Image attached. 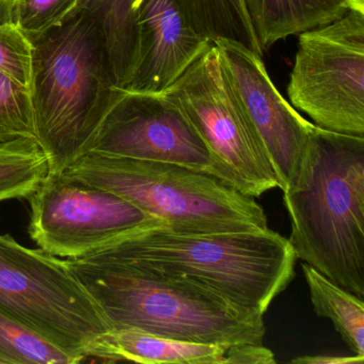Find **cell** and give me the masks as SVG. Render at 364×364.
<instances>
[{
	"label": "cell",
	"mask_w": 364,
	"mask_h": 364,
	"mask_svg": "<svg viewBox=\"0 0 364 364\" xmlns=\"http://www.w3.org/2000/svg\"><path fill=\"white\" fill-rule=\"evenodd\" d=\"M63 173L116 193L178 233H257L269 229L255 198L183 166L87 153Z\"/></svg>",
	"instance_id": "5"
},
{
	"label": "cell",
	"mask_w": 364,
	"mask_h": 364,
	"mask_svg": "<svg viewBox=\"0 0 364 364\" xmlns=\"http://www.w3.org/2000/svg\"><path fill=\"white\" fill-rule=\"evenodd\" d=\"M0 311L80 362L112 329L67 259L0 235Z\"/></svg>",
	"instance_id": "6"
},
{
	"label": "cell",
	"mask_w": 364,
	"mask_h": 364,
	"mask_svg": "<svg viewBox=\"0 0 364 364\" xmlns=\"http://www.w3.org/2000/svg\"><path fill=\"white\" fill-rule=\"evenodd\" d=\"M18 138L38 141L31 91L0 72V142Z\"/></svg>",
	"instance_id": "20"
},
{
	"label": "cell",
	"mask_w": 364,
	"mask_h": 364,
	"mask_svg": "<svg viewBox=\"0 0 364 364\" xmlns=\"http://www.w3.org/2000/svg\"><path fill=\"white\" fill-rule=\"evenodd\" d=\"M176 3L191 26L213 44L227 40L263 56L244 0H176Z\"/></svg>",
	"instance_id": "17"
},
{
	"label": "cell",
	"mask_w": 364,
	"mask_h": 364,
	"mask_svg": "<svg viewBox=\"0 0 364 364\" xmlns=\"http://www.w3.org/2000/svg\"><path fill=\"white\" fill-rule=\"evenodd\" d=\"M14 0H0V24L11 23V9Z\"/></svg>",
	"instance_id": "25"
},
{
	"label": "cell",
	"mask_w": 364,
	"mask_h": 364,
	"mask_svg": "<svg viewBox=\"0 0 364 364\" xmlns=\"http://www.w3.org/2000/svg\"><path fill=\"white\" fill-rule=\"evenodd\" d=\"M227 347L183 342L132 328L108 330L97 338L89 358L144 364H223Z\"/></svg>",
	"instance_id": "13"
},
{
	"label": "cell",
	"mask_w": 364,
	"mask_h": 364,
	"mask_svg": "<svg viewBox=\"0 0 364 364\" xmlns=\"http://www.w3.org/2000/svg\"><path fill=\"white\" fill-rule=\"evenodd\" d=\"M223 363L274 364L276 360L274 353L264 345L242 344L227 348Z\"/></svg>",
	"instance_id": "23"
},
{
	"label": "cell",
	"mask_w": 364,
	"mask_h": 364,
	"mask_svg": "<svg viewBox=\"0 0 364 364\" xmlns=\"http://www.w3.org/2000/svg\"><path fill=\"white\" fill-rule=\"evenodd\" d=\"M87 153L174 164L212 176L208 146L184 112L164 93L120 89Z\"/></svg>",
	"instance_id": "10"
},
{
	"label": "cell",
	"mask_w": 364,
	"mask_h": 364,
	"mask_svg": "<svg viewBox=\"0 0 364 364\" xmlns=\"http://www.w3.org/2000/svg\"><path fill=\"white\" fill-rule=\"evenodd\" d=\"M364 358L353 355V357H336V355H308V357L298 358L293 360V363H309V364H334V363H363Z\"/></svg>",
	"instance_id": "24"
},
{
	"label": "cell",
	"mask_w": 364,
	"mask_h": 364,
	"mask_svg": "<svg viewBox=\"0 0 364 364\" xmlns=\"http://www.w3.org/2000/svg\"><path fill=\"white\" fill-rule=\"evenodd\" d=\"M283 203L297 259L363 299L364 137L312 123Z\"/></svg>",
	"instance_id": "1"
},
{
	"label": "cell",
	"mask_w": 364,
	"mask_h": 364,
	"mask_svg": "<svg viewBox=\"0 0 364 364\" xmlns=\"http://www.w3.org/2000/svg\"><path fill=\"white\" fill-rule=\"evenodd\" d=\"M74 364L77 360L0 311V364Z\"/></svg>",
	"instance_id": "19"
},
{
	"label": "cell",
	"mask_w": 364,
	"mask_h": 364,
	"mask_svg": "<svg viewBox=\"0 0 364 364\" xmlns=\"http://www.w3.org/2000/svg\"><path fill=\"white\" fill-rule=\"evenodd\" d=\"M0 72L31 91L33 46L12 23L0 24Z\"/></svg>",
	"instance_id": "22"
},
{
	"label": "cell",
	"mask_w": 364,
	"mask_h": 364,
	"mask_svg": "<svg viewBox=\"0 0 364 364\" xmlns=\"http://www.w3.org/2000/svg\"><path fill=\"white\" fill-rule=\"evenodd\" d=\"M28 200L31 240L60 259L86 257L154 218L116 193L65 173H48Z\"/></svg>",
	"instance_id": "9"
},
{
	"label": "cell",
	"mask_w": 364,
	"mask_h": 364,
	"mask_svg": "<svg viewBox=\"0 0 364 364\" xmlns=\"http://www.w3.org/2000/svg\"><path fill=\"white\" fill-rule=\"evenodd\" d=\"M164 95L201 136L213 176L251 198L279 186L265 146L234 93L215 44Z\"/></svg>",
	"instance_id": "7"
},
{
	"label": "cell",
	"mask_w": 364,
	"mask_h": 364,
	"mask_svg": "<svg viewBox=\"0 0 364 364\" xmlns=\"http://www.w3.org/2000/svg\"><path fill=\"white\" fill-rule=\"evenodd\" d=\"M86 257L183 274L262 314L293 280L298 259L289 240L270 229L257 233H178L157 218Z\"/></svg>",
	"instance_id": "3"
},
{
	"label": "cell",
	"mask_w": 364,
	"mask_h": 364,
	"mask_svg": "<svg viewBox=\"0 0 364 364\" xmlns=\"http://www.w3.org/2000/svg\"><path fill=\"white\" fill-rule=\"evenodd\" d=\"M139 48L124 90L164 93L212 46L187 20L176 0H137Z\"/></svg>",
	"instance_id": "12"
},
{
	"label": "cell",
	"mask_w": 364,
	"mask_h": 364,
	"mask_svg": "<svg viewBox=\"0 0 364 364\" xmlns=\"http://www.w3.org/2000/svg\"><path fill=\"white\" fill-rule=\"evenodd\" d=\"M48 174V157L37 140L0 142V202L29 199Z\"/></svg>",
	"instance_id": "18"
},
{
	"label": "cell",
	"mask_w": 364,
	"mask_h": 364,
	"mask_svg": "<svg viewBox=\"0 0 364 364\" xmlns=\"http://www.w3.org/2000/svg\"><path fill=\"white\" fill-rule=\"evenodd\" d=\"M287 95L316 127L364 137V14L298 35Z\"/></svg>",
	"instance_id": "8"
},
{
	"label": "cell",
	"mask_w": 364,
	"mask_h": 364,
	"mask_svg": "<svg viewBox=\"0 0 364 364\" xmlns=\"http://www.w3.org/2000/svg\"><path fill=\"white\" fill-rule=\"evenodd\" d=\"M262 52L291 36L325 26L346 16V0H244Z\"/></svg>",
	"instance_id": "14"
},
{
	"label": "cell",
	"mask_w": 364,
	"mask_h": 364,
	"mask_svg": "<svg viewBox=\"0 0 364 364\" xmlns=\"http://www.w3.org/2000/svg\"><path fill=\"white\" fill-rule=\"evenodd\" d=\"M110 327L142 330L183 342L263 345L264 314L183 274L109 259H65Z\"/></svg>",
	"instance_id": "2"
},
{
	"label": "cell",
	"mask_w": 364,
	"mask_h": 364,
	"mask_svg": "<svg viewBox=\"0 0 364 364\" xmlns=\"http://www.w3.org/2000/svg\"><path fill=\"white\" fill-rule=\"evenodd\" d=\"M80 3V0H14L11 23L31 40L77 14Z\"/></svg>",
	"instance_id": "21"
},
{
	"label": "cell",
	"mask_w": 364,
	"mask_h": 364,
	"mask_svg": "<svg viewBox=\"0 0 364 364\" xmlns=\"http://www.w3.org/2000/svg\"><path fill=\"white\" fill-rule=\"evenodd\" d=\"M301 268L316 315L330 319L349 349L364 358L363 299L338 287L312 266L304 263Z\"/></svg>",
	"instance_id": "16"
},
{
	"label": "cell",
	"mask_w": 364,
	"mask_h": 364,
	"mask_svg": "<svg viewBox=\"0 0 364 364\" xmlns=\"http://www.w3.org/2000/svg\"><path fill=\"white\" fill-rule=\"evenodd\" d=\"M29 41L38 144L48 173H63L86 154L120 88L99 27L86 12Z\"/></svg>",
	"instance_id": "4"
},
{
	"label": "cell",
	"mask_w": 364,
	"mask_h": 364,
	"mask_svg": "<svg viewBox=\"0 0 364 364\" xmlns=\"http://www.w3.org/2000/svg\"><path fill=\"white\" fill-rule=\"evenodd\" d=\"M214 44L236 97L265 146L278 187L287 191L297 178L312 123L281 95L261 56L235 42Z\"/></svg>",
	"instance_id": "11"
},
{
	"label": "cell",
	"mask_w": 364,
	"mask_h": 364,
	"mask_svg": "<svg viewBox=\"0 0 364 364\" xmlns=\"http://www.w3.org/2000/svg\"><path fill=\"white\" fill-rule=\"evenodd\" d=\"M350 11H357L364 14V0H346Z\"/></svg>",
	"instance_id": "26"
},
{
	"label": "cell",
	"mask_w": 364,
	"mask_h": 364,
	"mask_svg": "<svg viewBox=\"0 0 364 364\" xmlns=\"http://www.w3.org/2000/svg\"><path fill=\"white\" fill-rule=\"evenodd\" d=\"M137 0H80L84 11L97 23L103 38L116 86H129L138 58L139 31L136 16Z\"/></svg>",
	"instance_id": "15"
}]
</instances>
